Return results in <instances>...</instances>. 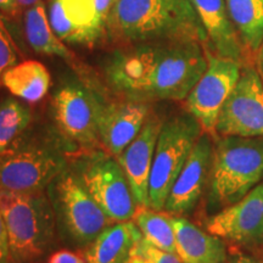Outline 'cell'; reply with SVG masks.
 I'll return each mask as SVG.
<instances>
[{"instance_id": "e0dca14e", "label": "cell", "mask_w": 263, "mask_h": 263, "mask_svg": "<svg viewBox=\"0 0 263 263\" xmlns=\"http://www.w3.org/2000/svg\"><path fill=\"white\" fill-rule=\"evenodd\" d=\"M216 54L239 61L242 58V43L238 29L233 24L226 0H192Z\"/></svg>"}, {"instance_id": "7a4b0ae2", "label": "cell", "mask_w": 263, "mask_h": 263, "mask_svg": "<svg viewBox=\"0 0 263 263\" xmlns=\"http://www.w3.org/2000/svg\"><path fill=\"white\" fill-rule=\"evenodd\" d=\"M106 32L112 41L128 45L176 41L207 43L192 0H115Z\"/></svg>"}, {"instance_id": "d6a6232c", "label": "cell", "mask_w": 263, "mask_h": 263, "mask_svg": "<svg viewBox=\"0 0 263 263\" xmlns=\"http://www.w3.org/2000/svg\"><path fill=\"white\" fill-rule=\"evenodd\" d=\"M257 72L259 74V77H261L262 80V83H263V42L261 44V47L258 48L257 50Z\"/></svg>"}, {"instance_id": "3957f363", "label": "cell", "mask_w": 263, "mask_h": 263, "mask_svg": "<svg viewBox=\"0 0 263 263\" xmlns=\"http://www.w3.org/2000/svg\"><path fill=\"white\" fill-rule=\"evenodd\" d=\"M0 211L8 232L10 261L27 263L42 257L54 240V213L41 192L0 190Z\"/></svg>"}, {"instance_id": "4dcf8cb0", "label": "cell", "mask_w": 263, "mask_h": 263, "mask_svg": "<svg viewBox=\"0 0 263 263\" xmlns=\"http://www.w3.org/2000/svg\"><path fill=\"white\" fill-rule=\"evenodd\" d=\"M226 263H263V261H261V259H256L254 257H250V256L239 255L236 256V257L230 259V261H227Z\"/></svg>"}, {"instance_id": "5b68a950", "label": "cell", "mask_w": 263, "mask_h": 263, "mask_svg": "<svg viewBox=\"0 0 263 263\" xmlns=\"http://www.w3.org/2000/svg\"><path fill=\"white\" fill-rule=\"evenodd\" d=\"M202 127L192 115L163 122L157 139L149 182V207L162 211L177 177L185 164Z\"/></svg>"}, {"instance_id": "9a60e30c", "label": "cell", "mask_w": 263, "mask_h": 263, "mask_svg": "<svg viewBox=\"0 0 263 263\" xmlns=\"http://www.w3.org/2000/svg\"><path fill=\"white\" fill-rule=\"evenodd\" d=\"M49 21L58 37L68 44L90 47L106 32L93 0H51Z\"/></svg>"}, {"instance_id": "7402d4cb", "label": "cell", "mask_w": 263, "mask_h": 263, "mask_svg": "<svg viewBox=\"0 0 263 263\" xmlns=\"http://www.w3.org/2000/svg\"><path fill=\"white\" fill-rule=\"evenodd\" d=\"M245 47L257 51L263 42V0H226Z\"/></svg>"}, {"instance_id": "277c9868", "label": "cell", "mask_w": 263, "mask_h": 263, "mask_svg": "<svg viewBox=\"0 0 263 263\" xmlns=\"http://www.w3.org/2000/svg\"><path fill=\"white\" fill-rule=\"evenodd\" d=\"M211 197L222 206L242 199L263 182L262 138L222 137L213 149Z\"/></svg>"}, {"instance_id": "4316f807", "label": "cell", "mask_w": 263, "mask_h": 263, "mask_svg": "<svg viewBox=\"0 0 263 263\" xmlns=\"http://www.w3.org/2000/svg\"><path fill=\"white\" fill-rule=\"evenodd\" d=\"M48 263H87L84 257L68 250H61L50 256Z\"/></svg>"}, {"instance_id": "f1b7e54d", "label": "cell", "mask_w": 263, "mask_h": 263, "mask_svg": "<svg viewBox=\"0 0 263 263\" xmlns=\"http://www.w3.org/2000/svg\"><path fill=\"white\" fill-rule=\"evenodd\" d=\"M93 2L95 5V10H97L99 22H100V25H103L105 29H106V21L115 0H93Z\"/></svg>"}, {"instance_id": "44dd1931", "label": "cell", "mask_w": 263, "mask_h": 263, "mask_svg": "<svg viewBox=\"0 0 263 263\" xmlns=\"http://www.w3.org/2000/svg\"><path fill=\"white\" fill-rule=\"evenodd\" d=\"M25 33L28 44L35 52L73 61L74 55L52 29L44 3L27 9L25 14Z\"/></svg>"}, {"instance_id": "1f68e13d", "label": "cell", "mask_w": 263, "mask_h": 263, "mask_svg": "<svg viewBox=\"0 0 263 263\" xmlns=\"http://www.w3.org/2000/svg\"><path fill=\"white\" fill-rule=\"evenodd\" d=\"M42 0H15V4H16V9L17 11L22 9H29L31 6L38 4L41 3Z\"/></svg>"}, {"instance_id": "83f0119b", "label": "cell", "mask_w": 263, "mask_h": 263, "mask_svg": "<svg viewBox=\"0 0 263 263\" xmlns=\"http://www.w3.org/2000/svg\"><path fill=\"white\" fill-rule=\"evenodd\" d=\"M10 261V248L8 232L4 218H3L2 211H0V263H9Z\"/></svg>"}, {"instance_id": "ac0fdd59", "label": "cell", "mask_w": 263, "mask_h": 263, "mask_svg": "<svg viewBox=\"0 0 263 263\" xmlns=\"http://www.w3.org/2000/svg\"><path fill=\"white\" fill-rule=\"evenodd\" d=\"M176 252L183 263H226L227 250L222 238L203 232L183 217H173Z\"/></svg>"}, {"instance_id": "603a6c76", "label": "cell", "mask_w": 263, "mask_h": 263, "mask_svg": "<svg viewBox=\"0 0 263 263\" xmlns=\"http://www.w3.org/2000/svg\"><path fill=\"white\" fill-rule=\"evenodd\" d=\"M133 222L139 228L143 238L164 251L176 252V230L172 216L151 207L138 206L133 215Z\"/></svg>"}, {"instance_id": "484cf974", "label": "cell", "mask_w": 263, "mask_h": 263, "mask_svg": "<svg viewBox=\"0 0 263 263\" xmlns=\"http://www.w3.org/2000/svg\"><path fill=\"white\" fill-rule=\"evenodd\" d=\"M18 49L0 16V82L6 70L18 64Z\"/></svg>"}, {"instance_id": "cb8c5ba5", "label": "cell", "mask_w": 263, "mask_h": 263, "mask_svg": "<svg viewBox=\"0 0 263 263\" xmlns=\"http://www.w3.org/2000/svg\"><path fill=\"white\" fill-rule=\"evenodd\" d=\"M31 121V110L21 101L9 98L0 103V154L24 136Z\"/></svg>"}, {"instance_id": "f546056e", "label": "cell", "mask_w": 263, "mask_h": 263, "mask_svg": "<svg viewBox=\"0 0 263 263\" xmlns=\"http://www.w3.org/2000/svg\"><path fill=\"white\" fill-rule=\"evenodd\" d=\"M0 10H3L4 12H8V14L15 15L17 12L15 0H0Z\"/></svg>"}, {"instance_id": "5bb4252c", "label": "cell", "mask_w": 263, "mask_h": 263, "mask_svg": "<svg viewBox=\"0 0 263 263\" xmlns=\"http://www.w3.org/2000/svg\"><path fill=\"white\" fill-rule=\"evenodd\" d=\"M163 121L149 115L138 136L116 157L129 183L138 206L149 207V182L154 154Z\"/></svg>"}, {"instance_id": "d6986e66", "label": "cell", "mask_w": 263, "mask_h": 263, "mask_svg": "<svg viewBox=\"0 0 263 263\" xmlns=\"http://www.w3.org/2000/svg\"><path fill=\"white\" fill-rule=\"evenodd\" d=\"M136 223L115 222L90 241L84 251L87 263H127L133 245L141 238Z\"/></svg>"}, {"instance_id": "30bf717a", "label": "cell", "mask_w": 263, "mask_h": 263, "mask_svg": "<svg viewBox=\"0 0 263 263\" xmlns=\"http://www.w3.org/2000/svg\"><path fill=\"white\" fill-rule=\"evenodd\" d=\"M215 132L221 137L263 138V83L257 70L246 68L223 104Z\"/></svg>"}, {"instance_id": "4fadbf2b", "label": "cell", "mask_w": 263, "mask_h": 263, "mask_svg": "<svg viewBox=\"0 0 263 263\" xmlns=\"http://www.w3.org/2000/svg\"><path fill=\"white\" fill-rule=\"evenodd\" d=\"M212 159L211 138L207 133H202L171 189L164 203L167 212L184 215L195 207L211 174Z\"/></svg>"}, {"instance_id": "52a82bcc", "label": "cell", "mask_w": 263, "mask_h": 263, "mask_svg": "<svg viewBox=\"0 0 263 263\" xmlns=\"http://www.w3.org/2000/svg\"><path fill=\"white\" fill-rule=\"evenodd\" d=\"M77 176L114 222L133 218L138 205L123 168L112 155L98 151L87 156L80 164Z\"/></svg>"}, {"instance_id": "9c48e42d", "label": "cell", "mask_w": 263, "mask_h": 263, "mask_svg": "<svg viewBox=\"0 0 263 263\" xmlns=\"http://www.w3.org/2000/svg\"><path fill=\"white\" fill-rule=\"evenodd\" d=\"M57 203L71 238L88 245L115 223L91 197L77 174L64 171L57 180Z\"/></svg>"}, {"instance_id": "6da1fadb", "label": "cell", "mask_w": 263, "mask_h": 263, "mask_svg": "<svg viewBox=\"0 0 263 263\" xmlns=\"http://www.w3.org/2000/svg\"><path fill=\"white\" fill-rule=\"evenodd\" d=\"M205 47L196 41L132 45L111 55L106 80L127 100H183L206 71Z\"/></svg>"}, {"instance_id": "8992f818", "label": "cell", "mask_w": 263, "mask_h": 263, "mask_svg": "<svg viewBox=\"0 0 263 263\" xmlns=\"http://www.w3.org/2000/svg\"><path fill=\"white\" fill-rule=\"evenodd\" d=\"M65 171V161L48 146L20 137L0 154V190H44Z\"/></svg>"}, {"instance_id": "7c38bea8", "label": "cell", "mask_w": 263, "mask_h": 263, "mask_svg": "<svg viewBox=\"0 0 263 263\" xmlns=\"http://www.w3.org/2000/svg\"><path fill=\"white\" fill-rule=\"evenodd\" d=\"M207 232L239 244L263 240V182L207 223Z\"/></svg>"}, {"instance_id": "8fae6325", "label": "cell", "mask_w": 263, "mask_h": 263, "mask_svg": "<svg viewBox=\"0 0 263 263\" xmlns=\"http://www.w3.org/2000/svg\"><path fill=\"white\" fill-rule=\"evenodd\" d=\"M104 104L80 82H67L52 98L58 127L68 139L82 146H93L99 140V117Z\"/></svg>"}, {"instance_id": "d4e9b609", "label": "cell", "mask_w": 263, "mask_h": 263, "mask_svg": "<svg viewBox=\"0 0 263 263\" xmlns=\"http://www.w3.org/2000/svg\"><path fill=\"white\" fill-rule=\"evenodd\" d=\"M127 263H183V261L177 254L164 251L141 236L132 248Z\"/></svg>"}, {"instance_id": "2e32d148", "label": "cell", "mask_w": 263, "mask_h": 263, "mask_svg": "<svg viewBox=\"0 0 263 263\" xmlns=\"http://www.w3.org/2000/svg\"><path fill=\"white\" fill-rule=\"evenodd\" d=\"M149 115V105L141 101L104 104L99 117V140L110 155L118 157L138 136Z\"/></svg>"}, {"instance_id": "ba28073f", "label": "cell", "mask_w": 263, "mask_h": 263, "mask_svg": "<svg viewBox=\"0 0 263 263\" xmlns=\"http://www.w3.org/2000/svg\"><path fill=\"white\" fill-rule=\"evenodd\" d=\"M207 67L185 98L188 112L199 121L202 129L213 133L223 104L234 89L241 74V65L205 47Z\"/></svg>"}, {"instance_id": "ffe728a7", "label": "cell", "mask_w": 263, "mask_h": 263, "mask_svg": "<svg viewBox=\"0 0 263 263\" xmlns=\"http://www.w3.org/2000/svg\"><path fill=\"white\" fill-rule=\"evenodd\" d=\"M0 83L14 97L27 103H38L49 91L51 77L42 62L26 60L6 70Z\"/></svg>"}]
</instances>
